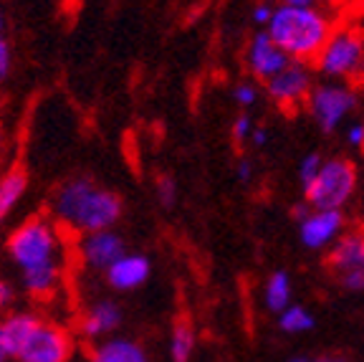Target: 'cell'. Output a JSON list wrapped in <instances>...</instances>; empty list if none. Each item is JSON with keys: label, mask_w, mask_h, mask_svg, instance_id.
Wrapping results in <instances>:
<instances>
[{"label": "cell", "mask_w": 364, "mask_h": 362, "mask_svg": "<svg viewBox=\"0 0 364 362\" xmlns=\"http://www.w3.org/2000/svg\"><path fill=\"white\" fill-rule=\"evenodd\" d=\"M326 267L334 272V276H347V274H362L364 272V231H344L336 244L329 249Z\"/></svg>", "instance_id": "8fae6325"}, {"label": "cell", "mask_w": 364, "mask_h": 362, "mask_svg": "<svg viewBox=\"0 0 364 362\" xmlns=\"http://www.w3.org/2000/svg\"><path fill=\"white\" fill-rule=\"evenodd\" d=\"M258 96H261V89H258L256 81H240V84H235V89H233L235 104L243 109L253 107V104L258 102Z\"/></svg>", "instance_id": "7402d4cb"}, {"label": "cell", "mask_w": 364, "mask_h": 362, "mask_svg": "<svg viewBox=\"0 0 364 362\" xmlns=\"http://www.w3.org/2000/svg\"><path fill=\"white\" fill-rule=\"evenodd\" d=\"M11 355H8V345H6V337H3V329H0V362H8Z\"/></svg>", "instance_id": "1f68e13d"}, {"label": "cell", "mask_w": 364, "mask_h": 362, "mask_svg": "<svg viewBox=\"0 0 364 362\" xmlns=\"http://www.w3.org/2000/svg\"><path fill=\"white\" fill-rule=\"evenodd\" d=\"M91 362H149L147 350L129 337H109L91 350Z\"/></svg>", "instance_id": "9a60e30c"}, {"label": "cell", "mask_w": 364, "mask_h": 362, "mask_svg": "<svg viewBox=\"0 0 364 362\" xmlns=\"http://www.w3.org/2000/svg\"><path fill=\"white\" fill-rule=\"evenodd\" d=\"M359 29L364 31V8H362V23H359Z\"/></svg>", "instance_id": "8d00e7d4"}, {"label": "cell", "mask_w": 364, "mask_h": 362, "mask_svg": "<svg viewBox=\"0 0 364 362\" xmlns=\"http://www.w3.org/2000/svg\"><path fill=\"white\" fill-rule=\"evenodd\" d=\"M8 254L23 272L61 267V238L48 218L33 215L8 236Z\"/></svg>", "instance_id": "277c9868"}, {"label": "cell", "mask_w": 364, "mask_h": 362, "mask_svg": "<svg viewBox=\"0 0 364 362\" xmlns=\"http://www.w3.org/2000/svg\"><path fill=\"white\" fill-rule=\"evenodd\" d=\"M74 340L63 327L38 319L23 342L11 352L16 362H71Z\"/></svg>", "instance_id": "52a82bcc"}, {"label": "cell", "mask_w": 364, "mask_h": 362, "mask_svg": "<svg viewBox=\"0 0 364 362\" xmlns=\"http://www.w3.org/2000/svg\"><path fill=\"white\" fill-rule=\"evenodd\" d=\"M253 119L248 117V114H238L235 117V122H233V127H230V135H233V140L238 142V145H245L248 142V137H250V132H253Z\"/></svg>", "instance_id": "d4e9b609"}, {"label": "cell", "mask_w": 364, "mask_h": 362, "mask_svg": "<svg viewBox=\"0 0 364 362\" xmlns=\"http://www.w3.org/2000/svg\"><path fill=\"white\" fill-rule=\"evenodd\" d=\"M6 155V130H3V125H0V157Z\"/></svg>", "instance_id": "836d02e7"}, {"label": "cell", "mask_w": 364, "mask_h": 362, "mask_svg": "<svg viewBox=\"0 0 364 362\" xmlns=\"http://www.w3.org/2000/svg\"><path fill=\"white\" fill-rule=\"evenodd\" d=\"M107 281L117 291H132L139 289L152 274V264L144 254H124L107 269Z\"/></svg>", "instance_id": "4fadbf2b"}, {"label": "cell", "mask_w": 364, "mask_h": 362, "mask_svg": "<svg viewBox=\"0 0 364 362\" xmlns=\"http://www.w3.org/2000/svg\"><path fill=\"white\" fill-rule=\"evenodd\" d=\"M13 299H16V289H13L8 281L0 279V311L6 309V306H11Z\"/></svg>", "instance_id": "f546056e"}, {"label": "cell", "mask_w": 364, "mask_h": 362, "mask_svg": "<svg viewBox=\"0 0 364 362\" xmlns=\"http://www.w3.org/2000/svg\"><path fill=\"white\" fill-rule=\"evenodd\" d=\"M271 16H273L271 3H258V6H253V11H250V18H253V23L258 26V31H266Z\"/></svg>", "instance_id": "4316f807"}, {"label": "cell", "mask_w": 364, "mask_h": 362, "mask_svg": "<svg viewBox=\"0 0 364 362\" xmlns=\"http://www.w3.org/2000/svg\"><path fill=\"white\" fill-rule=\"evenodd\" d=\"M294 284H291V274L289 272H273L271 276L266 279V284H263V304H266V309L276 311V314H281V311L286 309V306L294 304Z\"/></svg>", "instance_id": "2e32d148"}, {"label": "cell", "mask_w": 364, "mask_h": 362, "mask_svg": "<svg viewBox=\"0 0 364 362\" xmlns=\"http://www.w3.org/2000/svg\"><path fill=\"white\" fill-rule=\"evenodd\" d=\"M314 324H316L314 314L301 304L286 306L279 314V327H281V332H286V334H304V332H309V329H314Z\"/></svg>", "instance_id": "ffe728a7"}, {"label": "cell", "mask_w": 364, "mask_h": 362, "mask_svg": "<svg viewBox=\"0 0 364 362\" xmlns=\"http://www.w3.org/2000/svg\"><path fill=\"white\" fill-rule=\"evenodd\" d=\"M235 177H238L240 182H250V180H253V162H250L248 157L238 160V165H235Z\"/></svg>", "instance_id": "83f0119b"}, {"label": "cell", "mask_w": 364, "mask_h": 362, "mask_svg": "<svg viewBox=\"0 0 364 362\" xmlns=\"http://www.w3.org/2000/svg\"><path fill=\"white\" fill-rule=\"evenodd\" d=\"M157 198H159V203L165 205V208L175 205V200H177V182H175V177H170V175H159L157 177Z\"/></svg>", "instance_id": "603a6c76"}, {"label": "cell", "mask_w": 364, "mask_h": 362, "mask_svg": "<svg viewBox=\"0 0 364 362\" xmlns=\"http://www.w3.org/2000/svg\"><path fill=\"white\" fill-rule=\"evenodd\" d=\"M289 362H311L309 357H294V360H289Z\"/></svg>", "instance_id": "d590c367"}, {"label": "cell", "mask_w": 364, "mask_h": 362, "mask_svg": "<svg viewBox=\"0 0 364 362\" xmlns=\"http://www.w3.org/2000/svg\"><path fill=\"white\" fill-rule=\"evenodd\" d=\"M321 162H324V157L318 152H309L306 157H301V162H299V180H301V187L311 185V180L318 175V170H321Z\"/></svg>", "instance_id": "44dd1931"}, {"label": "cell", "mask_w": 364, "mask_h": 362, "mask_svg": "<svg viewBox=\"0 0 364 362\" xmlns=\"http://www.w3.org/2000/svg\"><path fill=\"white\" fill-rule=\"evenodd\" d=\"M53 215L63 226L79 233L114 231L122 218V198L117 192L99 187L89 177H74L63 182L53 195Z\"/></svg>", "instance_id": "7a4b0ae2"}, {"label": "cell", "mask_w": 364, "mask_h": 362, "mask_svg": "<svg viewBox=\"0 0 364 362\" xmlns=\"http://www.w3.org/2000/svg\"><path fill=\"white\" fill-rule=\"evenodd\" d=\"M243 58H245V66H248L250 76H253L256 84L258 81H261V84L271 81L273 76L281 74V71L291 63L279 46L268 38L266 31H256V33L250 36L248 43H245Z\"/></svg>", "instance_id": "9c48e42d"}, {"label": "cell", "mask_w": 364, "mask_h": 362, "mask_svg": "<svg viewBox=\"0 0 364 362\" xmlns=\"http://www.w3.org/2000/svg\"><path fill=\"white\" fill-rule=\"evenodd\" d=\"M359 185V167L344 155L324 157L321 170L304 187V203L314 210H341L354 198Z\"/></svg>", "instance_id": "5b68a950"}, {"label": "cell", "mask_w": 364, "mask_h": 362, "mask_svg": "<svg viewBox=\"0 0 364 362\" xmlns=\"http://www.w3.org/2000/svg\"><path fill=\"white\" fill-rule=\"evenodd\" d=\"M344 140L349 148L364 150V119H349L344 127Z\"/></svg>", "instance_id": "cb8c5ba5"}, {"label": "cell", "mask_w": 364, "mask_h": 362, "mask_svg": "<svg viewBox=\"0 0 364 362\" xmlns=\"http://www.w3.org/2000/svg\"><path fill=\"white\" fill-rule=\"evenodd\" d=\"M309 210H311V208H309L306 203H299V205H294V210H291V213H294L296 221H301V218H306Z\"/></svg>", "instance_id": "4dcf8cb0"}, {"label": "cell", "mask_w": 364, "mask_h": 362, "mask_svg": "<svg viewBox=\"0 0 364 362\" xmlns=\"http://www.w3.org/2000/svg\"><path fill=\"white\" fill-rule=\"evenodd\" d=\"M268 130L266 127H253V132H250V137H248V145H253L256 150H261V148H266L268 145Z\"/></svg>", "instance_id": "f1b7e54d"}, {"label": "cell", "mask_w": 364, "mask_h": 362, "mask_svg": "<svg viewBox=\"0 0 364 362\" xmlns=\"http://www.w3.org/2000/svg\"><path fill=\"white\" fill-rule=\"evenodd\" d=\"M13 71V48H11V41L6 36H0V84L11 76Z\"/></svg>", "instance_id": "484cf974"}, {"label": "cell", "mask_w": 364, "mask_h": 362, "mask_svg": "<svg viewBox=\"0 0 364 362\" xmlns=\"http://www.w3.org/2000/svg\"><path fill=\"white\" fill-rule=\"evenodd\" d=\"M26 190H28V175L23 170H8L6 175L0 177V226L16 210V205L21 203Z\"/></svg>", "instance_id": "e0dca14e"}, {"label": "cell", "mask_w": 364, "mask_h": 362, "mask_svg": "<svg viewBox=\"0 0 364 362\" xmlns=\"http://www.w3.org/2000/svg\"><path fill=\"white\" fill-rule=\"evenodd\" d=\"M61 281V267H46L23 272V286L33 296H51Z\"/></svg>", "instance_id": "d6986e66"}, {"label": "cell", "mask_w": 364, "mask_h": 362, "mask_svg": "<svg viewBox=\"0 0 364 362\" xmlns=\"http://www.w3.org/2000/svg\"><path fill=\"white\" fill-rule=\"evenodd\" d=\"M127 254V246L117 231H99V233H86L81 238V259L89 269L97 272H107L114 261L122 259Z\"/></svg>", "instance_id": "7c38bea8"}, {"label": "cell", "mask_w": 364, "mask_h": 362, "mask_svg": "<svg viewBox=\"0 0 364 362\" xmlns=\"http://www.w3.org/2000/svg\"><path fill=\"white\" fill-rule=\"evenodd\" d=\"M195 345H198V334H195L193 324L188 319H180L175 322L170 334V357L172 362H190L195 352Z\"/></svg>", "instance_id": "ac0fdd59"}, {"label": "cell", "mask_w": 364, "mask_h": 362, "mask_svg": "<svg viewBox=\"0 0 364 362\" xmlns=\"http://www.w3.org/2000/svg\"><path fill=\"white\" fill-rule=\"evenodd\" d=\"M334 26V16L314 0H286L273 6L266 33L286 53L289 61L311 66Z\"/></svg>", "instance_id": "6da1fadb"}, {"label": "cell", "mask_w": 364, "mask_h": 362, "mask_svg": "<svg viewBox=\"0 0 364 362\" xmlns=\"http://www.w3.org/2000/svg\"><path fill=\"white\" fill-rule=\"evenodd\" d=\"M311 68L326 76V81L354 86V81L364 76V31L349 23H336Z\"/></svg>", "instance_id": "3957f363"}, {"label": "cell", "mask_w": 364, "mask_h": 362, "mask_svg": "<svg viewBox=\"0 0 364 362\" xmlns=\"http://www.w3.org/2000/svg\"><path fill=\"white\" fill-rule=\"evenodd\" d=\"M311 362H347L344 357H339V355H321V357H316V360H311Z\"/></svg>", "instance_id": "d6a6232c"}, {"label": "cell", "mask_w": 364, "mask_h": 362, "mask_svg": "<svg viewBox=\"0 0 364 362\" xmlns=\"http://www.w3.org/2000/svg\"><path fill=\"white\" fill-rule=\"evenodd\" d=\"M347 221L341 210H309L306 218L299 221L301 244L311 251H324L336 244V238L344 233Z\"/></svg>", "instance_id": "30bf717a"}, {"label": "cell", "mask_w": 364, "mask_h": 362, "mask_svg": "<svg viewBox=\"0 0 364 362\" xmlns=\"http://www.w3.org/2000/svg\"><path fill=\"white\" fill-rule=\"evenodd\" d=\"M3 31H6V13L0 8V36H3Z\"/></svg>", "instance_id": "e575fe53"}, {"label": "cell", "mask_w": 364, "mask_h": 362, "mask_svg": "<svg viewBox=\"0 0 364 362\" xmlns=\"http://www.w3.org/2000/svg\"><path fill=\"white\" fill-rule=\"evenodd\" d=\"M314 84H316L314 81V68L309 63L291 61L281 74H276L263 86H266L268 99L279 109H284V112H299L306 104Z\"/></svg>", "instance_id": "ba28073f"}, {"label": "cell", "mask_w": 364, "mask_h": 362, "mask_svg": "<svg viewBox=\"0 0 364 362\" xmlns=\"http://www.w3.org/2000/svg\"><path fill=\"white\" fill-rule=\"evenodd\" d=\"M119 324H122V306L112 299H102L86 309L84 319H81V332L89 340H99V337L112 334Z\"/></svg>", "instance_id": "5bb4252c"}, {"label": "cell", "mask_w": 364, "mask_h": 362, "mask_svg": "<svg viewBox=\"0 0 364 362\" xmlns=\"http://www.w3.org/2000/svg\"><path fill=\"white\" fill-rule=\"evenodd\" d=\"M304 109L309 117L316 122V127L326 135L336 132L354 117L359 109V91L352 84H341V81H321L314 84Z\"/></svg>", "instance_id": "8992f818"}]
</instances>
